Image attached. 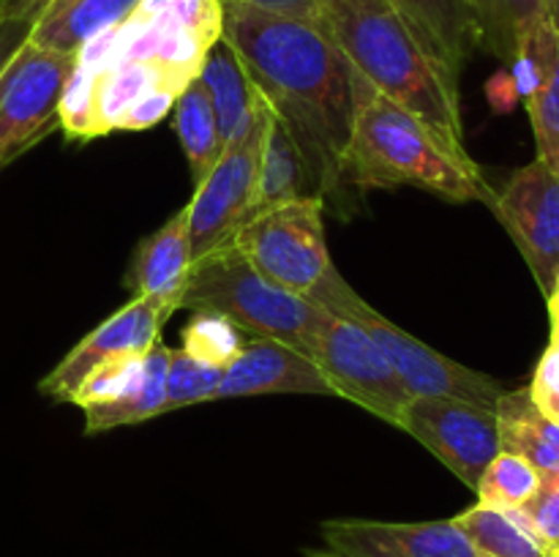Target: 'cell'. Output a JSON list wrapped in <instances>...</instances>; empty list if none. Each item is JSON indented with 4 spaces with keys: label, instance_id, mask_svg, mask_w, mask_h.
<instances>
[{
    "label": "cell",
    "instance_id": "obj_1",
    "mask_svg": "<svg viewBox=\"0 0 559 557\" xmlns=\"http://www.w3.org/2000/svg\"><path fill=\"white\" fill-rule=\"evenodd\" d=\"M222 0H142L76 52L60 102L69 140L162 123L222 38Z\"/></svg>",
    "mask_w": 559,
    "mask_h": 557
},
{
    "label": "cell",
    "instance_id": "obj_2",
    "mask_svg": "<svg viewBox=\"0 0 559 557\" xmlns=\"http://www.w3.org/2000/svg\"><path fill=\"white\" fill-rule=\"evenodd\" d=\"M222 36L246 66L267 109L298 142L314 194L322 200L342 194V162L355 115V69L320 16L224 5Z\"/></svg>",
    "mask_w": 559,
    "mask_h": 557
},
{
    "label": "cell",
    "instance_id": "obj_3",
    "mask_svg": "<svg viewBox=\"0 0 559 557\" xmlns=\"http://www.w3.org/2000/svg\"><path fill=\"white\" fill-rule=\"evenodd\" d=\"M320 22L364 80L418 115L448 147L469 153L459 76L437 58L396 0H325Z\"/></svg>",
    "mask_w": 559,
    "mask_h": 557
},
{
    "label": "cell",
    "instance_id": "obj_4",
    "mask_svg": "<svg viewBox=\"0 0 559 557\" xmlns=\"http://www.w3.org/2000/svg\"><path fill=\"white\" fill-rule=\"evenodd\" d=\"M353 98L344 186L366 191L413 186L451 202H495V189L469 153L448 147L418 115L377 91L358 71L353 74Z\"/></svg>",
    "mask_w": 559,
    "mask_h": 557
},
{
    "label": "cell",
    "instance_id": "obj_5",
    "mask_svg": "<svg viewBox=\"0 0 559 557\" xmlns=\"http://www.w3.org/2000/svg\"><path fill=\"white\" fill-rule=\"evenodd\" d=\"M180 309L216 311L251 339H273L311 355L328 311L278 287L246 262L233 244L207 251L191 265Z\"/></svg>",
    "mask_w": 559,
    "mask_h": 557
},
{
    "label": "cell",
    "instance_id": "obj_6",
    "mask_svg": "<svg viewBox=\"0 0 559 557\" xmlns=\"http://www.w3.org/2000/svg\"><path fill=\"white\" fill-rule=\"evenodd\" d=\"M306 298L322 306L328 315L364 328L374 339L377 347L385 353L388 364L393 366L409 396L462 399V402L495 410L500 396L506 393L502 382L495 380L491 375L469 369V366L437 353L431 344L420 342L418 336H413L393 320L382 317L374 306H369L355 293L353 284L336 271V265L325 273V278Z\"/></svg>",
    "mask_w": 559,
    "mask_h": 557
},
{
    "label": "cell",
    "instance_id": "obj_7",
    "mask_svg": "<svg viewBox=\"0 0 559 557\" xmlns=\"http://www.w3.org/2000/svg\"><path fill=\"white\" fill-rule=\"evenodd\" d=\"M322 213L320 194L298 197L254 213L227 244L273 284L306 298L333 268Z\"/></svg>",
    "mask_w": 559,
    "mask_h": 557
},
{
    "label": "cell",
    "instance_id": "obj_8",
    "mask_svg": "<svg viewBox=\"0 0 559 557\" xmlns=\"http://www.w3.org/2000/svg\"><path fill=\"white\" fill-rule=\"evenodd\" d=\"M76 55L52 52L27 38L0 74V169L60 129V102Z\"/></svg>",
    "mask_w": 559,
    "mask_h": 557
},
{
    "label": "cell",
    "instance_id": "obj_9",
    "mask_svg": "<svg viewBox=\"0 0 559 557\" xmlns=\"http://www.w3.org/2000/svg\"><path fill=\"white\" fill-rule=\"evenodd\" d=\"M265 123L267 104L262 98L260 115L249 126V131L240 140L224 145L222 156L216 158L211 173L197 183L194 197L186 205L189 246L194 262L205 257L207 251L227 244L254 211Z\"/></svg>",
    "mask_w": 559,
    "mask_h": 557
},
{
    "label": "cell",
    "instance_id": "obj_10",
    "mask_svg": "<svg viewBox=\"0 0 559 557\" xmlns=\"http://www.w3.org/2000/svg\"><path fill=\"white\" fill-rule=\"evenodd\" d=\"M309 358L322 371L333 396L355 402L377 418L399 426L402 410L413 396L364 328L328 315Z\"/></svg>",
    "mask_w": 559,
    "mask_h": 557
},
{
    "label": "cell",
    "instance_id": "obj_11",
    "mask_svg": "<svg viewBox=\"0 0 559 557\" xmlns=\"http://www.w3.org/2000/svg\"><path fill=\"white\" fill-rule=\"evenodd\" d=\"M396 429L429 448L473 491L491 459L502 451L495 410L462 399L413 396Z\"/></svg>",
    "mask_w": 559,
    "mask_h": 557
},
{
    "label": "cell",
    "instance_id": "obj_12",
    "mask_svg": "<svg viewBox=\"0 0 559 557\" xmlns=\"http://www.w3.org/2000/svg\"><path fill=\"white\" fill-rule=\"evenodd\" d=\"M178 306L162 298L136 295L123 309L109 315L102 325L93 328L87 336L74 344L69 355L38 382V391L58 402H69L76 396L82 382L112 360L147 355L162 342V328Z\"/></svg>",
    "mask_w": 559,
    "mask_h": 557
},
{
    "label": "cell",
    "instance_id": "obj_13",
    "mask_svg": "<svg viewBox=\"0 0 559 557\" xmlns=\"http://www.w3.org/2000/svg\"><path fill=\"white\" fill-rule=\"evenodd\" d=\"M489 208L522 251L540 293L549 298L559 278V175L535 158L495 191Z\"/></svg>",
    "mask_w": 559,
    "mask_h": 557
},
{
    "label": "cell",
    "instance_id": "obj_14",
    "mask_svg": "<svg viewBox=\"0 0 559 557\" xmlns=\"http://www.w3.org/2000/svg\"><path fill=\"white\" fill-rule=\"evenodd\" d=\"M306 557H486L453 519L380 522V519H328L320 546Z\"/></svg>",
    "mask_w": 559,
    "mask_h": 557
},
{
    "label": "cell",
    "instance_id": "obj_15",
    "mask_svg": "<svg viewBox=\"0 0 559 557\" xmlns=\"http://www.w3.org/2000/svg\"><path fill=\"white\" fill-rule=\"evenodd\" d=\"M265 393H317L333 396L314 360L273 339H249L238 358L222 371L218 399L265 396Z\"/></svg>",
    "mask_w": 559,
    "mask_h": 557
},
{
    "label": "cell",
    "instance_id": "obj_16",
    "mask_svg": "<svg viewBox=\"0 0 559 557\" xmlns=\"http://www.w3.org/2000/svg\"><path fill=\"white\" fill-rule=\"evenodd\" d=\"M191 265H194V260H191L189 246V218H186L183 208L136 246L131 268L126 273L131 298L147 295V298L169 300L180 309Z\"/></svg>",
    "mask_w": 559,
    "mask_h": 557
},
{
    "label": "cell",
    "instance_id": "obj_17",
    "mask_svg": "<svg viewBox=\"0 0 559 557\" xmlns=\"http://www.w3.org/2000/svg\"><path fill=\"white\" fill-rule=\"evenodd\" d=\"M197 80L205 85L207 96H211L224 145L240 140L260 115L262 96L235 49L224 42V36L207 49Z\"/></svg>",
    "mask_w": 559,
    "mask_h": 557
},
{
    "label": "cell",
    "instance_id": "obj_18",
    "mask_svg": "<svg viewBox=\"0 0 559 557\" xmlns=\"http://www.w3.org/2000/svg\"><path fill=\"white\" fill-rule=\"evenodd\" d=\"M140 3L142 0H49L33 20L31 42L52 52L76 55Z\"/></svg>",
    "mask_w": 559,
    "mask_h": 557
},
{
    "label": "cell",
    "instance_id": "obj_19",
    "mask_svg": "<svg viewBox=\"0 0 559 557\" xmlns=\"http://www.w3.org/2000/svg\"><path fill=\"white\" fill-rule=\"evenodd\" d=\"M502 451L527 459L540 478H559V424L530 396V388L506 391L495 407Z\"/></svg>",
    "mask_w": 559,
    "mask_h": 557
},
{
    "label": "cell",
    "instance_id": "obj_20",
    "mask_svg": "<svg viewBox=\"0 0 559 557\" xmlns=\"http://www.w3.org/2000/svg\"><path fill=\"white\" fill-rule=\"evenodd\" d=\"M311 173L306 167V158L300 153L298 142L289 134L287 126L267 109L265 140H262V158H260V178H257V197L254 211H267L282 202L298 200V197L311 194L309 191ZM314 186V183H311ZM249 216V218H251ZM246 218V222H249Z\"/></svg>",
    "mask_w": 559,
    "mask_h": 557
},
{
    "label": "cell",
    "instance_id": "obj_21",
    "mask_svg": "<svg viewBox=\"0 0 559 557\" xmlns=\"http://www.w3.org/2000/svg\"><path fill=\"white\" fill-rule=\"evenodd\" d=\"M475 44L511 66L524 38L549 20V0H464Z\"/></svg>",
    "mask_w": 559,
    "mask_h": 557
},
{
    "label": "cell",
    "instance_id": "obj_22",
    "mask_svg": "<svg viewBox=\"0 0 559 557\" xmlns=\"http://www.w3.org/2000/svg\"><path fill=\"white\" fill-rule=\"evenodd\" d=\"M396 3L415 31L424 36V42L435 49L437 58L459 76L462 66L478 47L467 3L464 0H396Z\"/></svg>",
    "mask_w": 559,
    "mask_h": 557
},
{
    "label": "cell",
    "instance_id": "obj_23",
    "mask_svg": "<svg viewBox=\"0 0 559 557\" xmlns=\"http://www.w3.org/2000/svg\"><path fill=\"white\" fill-rule=\"evenodd\" d=\"M453 522L486 557H555L519 508L506 511L475 502L473 508L453 517Z\"/></svg>",
    "mask_w": 559,
    "mask_h": 557
},
{
    "label": "cell",
    "instance_id": "obj_24",
    "mask_svg": "<svg viewBox=\"0 0 559 557\" xmlns=\"http://www.w3.org/2000/svg\"><path fill=\"white\" fill-rule=\"evenodd\" d=\"M175 134L189 162L194 186L211 173L216 158L222 156L224 142L218 134V118L213 109L211 96L200 80L191 82L175 102Z\"/></svg>",
    "mask_w": 559,
    "mask_h": 557
},
{
    "label": "cell",
    "instance_id": "obj_25",
    "mask_svg": "<svg viewBox=\"0 0 559 557\" xmlns=\"http://www.w3.org/2000/svg\"><path fill=\"white\" fill-rule=\"evenodd\" d=\"M527 112L533 120L538 162H544L551 173L559 175V31L555 27L546 58L544 80L530 93Z\"/></svg>",
    "mask_w": 559,
    "mask_h": 557
},
{
    "label": "cell",
    "instance_id": "obj_26",
    "mask_svg": "<svg viewBox=\"0 0 559 557\" xmlns=\"http://www.w3.org/2000/svg\"><path fill=\"white\" fill-rule=\"evenodd\" d=\"M540 473L516 453L500 451L491 459L489 467L480 475L475 495L480 506L491 508H522L524 502L533 500L540 489Z\"/></svg>",
    "mask_w": 559,
    "mask_h": 557
},
{
    "label": "cell",
    "instance_id": "obj_27",
    "mask_svg": "<svg viewBox=\"0 0 559 557\" xmlns=\"http://www.w3.org/2000/svg\"><path fill=\"white\" fill-rule=\"evenodd\" d=\"M249 342L240 328H235L227 317L216 315V311H194L191 322L183 331V344L180 349L191 355V358L202 360L207 366H224L233 364L243 344Z\"/></svg>",
    "mask_w": 559,
    "mask_h": 557
},
{
    "label": "cell",
    "instance_id": "obj_28",
    "mask_svg": "<svg viewBox=\"0 0 559 557\" xmlns=\"http://www.w3.org/2000/svg\"><path fill=\"white\" fill-rule=\"evenodd\" d=\"M222 371L218 366H207L202 360L191 358L186 349H169L167 366V413L183 410L189 404H202L218 399L222 386Z\"/></svg>",
    "mask_w": 559,
    "mask_h": 557
},
{
    "label": "cell",
    "instance_id": "obj_29",
    "mask_svg": "<svg viewBox=\"0 0 559 557\" xmlns=\"http://www.w3.org/2000/svg\"><path fill=\"white\" fill-rule=\"evenodd\" d=\"M519 511L524 513L535 535L544 541L546 549L559 555V478L540 481L538 495L524 502Z\"/></svg>",
    "mask_w": 559,
    "mask_h": 557
},
{
    "label": "cell",
    "instance_id": "obj_30",
    "mask_svg": "<svg viewBox=\"0 0 559 557\" xmlns=\"http://www.w3.org/2000/svg\"><path fill=\"white\" fill-rule=\"evenodd\" d=\"M530 396L544 410L549 418L559 415V342L549 339L544 358L538 360L533 382H530Z\"/></svg>",
    "mask_w": 559,
    "mask_h": 557
},
{
    "label": "cell",
    "instance_id": "obj_31",
    "mask_svg": "<svg viewBox=\"0 0 559 557\" xmlns=\"http://www.w3.org/2000/svg\"><path fill=\"white\" fill-rule=\"evenodd\" d=\"M33 20L25 16H0V74L5 71V66L11 63L16 52L22 49V44L31 38Z\"/></svg>",
    "mask_w": 559,
    "mask_h": 557
},
{
    "label": "cell",
    "instance_id": "obj_32",
    "mask_svg": "<svg viewBox=\"0 0 559 557\" xmlns=\"http://www.w3.org/2000/svg\"><path fill=\"white\" fill-rule=\"evenodd\" d=\"M224 5H251V9L276 11L293 16H320L325 0H222Z\"/></svg>",
    "mask_w": 559,
    "mask_h": 557
},
{
    "label": "cell",
    "instance_id": "obj_33",
    "mask_svg": "<svg viewBox=\"0 0 559 557\" xmlns=\"http://www.w3.org/2000/svg\"><path fill=\"white\" fill-rule=\"evenodd\" d=\"M47 3L49 0H0V9H3L5 16H25V20H36V14Z\"/></svg>",
    "mask_w": 559,
    "mask_h": 557
},
{
    "label": "cell",
    "instance_id": "obj_34",
    "mask_svg": "<svg viewBox=\"0 0 559 557\" xmlns=\"http://www.w3.org/2000/svg\"><path fill=\"white\" fill-rule=\"evenodd\" d=\"M546 300H549V320H551V336L549 339L559 342V278H557L555 293H551Z\"/></svg>",
    "mask_w": 559,
    "mask_h": 557
},
{
    "label": "cell",
    "instance_id": "obj_35",
    "mask_svg": "<svg viewBox=\"0 0 559 557\" xmlns=\"http://www.w3.org/2000/svg\"><path fill=\"white\" fill-rule=\"evenodd\" d=\"M549 20L559 31V0H549Z\"/></svg>",
    "mask_w": 559,
    "mask_h": 557
},
{
    "label": "cell",
    "instance_id": "obj_36",
    "mask_svg": "<svg viewBox=\"0 0 559 557\" xmlns=\"http://www.w3.org/2000/svg\"><path fill=\"white\" fill-rule=\"evenodd\" d=\"M0 16H3V9H0Z\"/></svg>",
    "mask_w": 559,
    "mask_h": 557
},
{
    "label": "cell",
    "instance_id": "obj_37",
    "mask_svg": "<svg viewBox=\"0 0 559 557\" xmlns=\"http://www.w3.org/2000/svg\"><path fill=\"white\" fill-rule=\"evenodd\" d=\"M555 557H559V555H555Z\"/></svg>",
    "mask_w": 559,
    "mask_h": 557
}]
</instances>
